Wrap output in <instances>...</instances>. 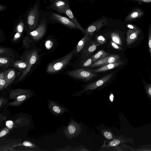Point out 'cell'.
I'll use <instances>...</instances> for the list:
<instances>
[{"label":"cell","mask_w":151,"mask_h":151,"mask_svg":"<svg viewBox=\"0 0 151 151\" xmlns=\"http://www.w3.org/2000/svg\"><path fill=\"white\" fill-rule=\"evenodd\" d=\"M82 131L81 125L77 122L71 121L64 130L65 136L68 139H71L79 135Z\"/></svg>","instance_id":"7"},{"label":"cell","mask_w":151,"mask_h":151,"mask_svg":"<svg viewBox=\"0 0 151 151\" xmlns=\"http://www.w3.org/2000/svg\"><path fill=\"white\" fill-rule=\"evenodd\" d=\"M127 26L129 28L131 29H134L133 26L132 25H128Z\"/></svg>","instance_id":"42"},{"label":"cell","mask_w":151,"mask_h":151,"mask_svg":"<svg viewBox=\"0 0 151 151\" xmlns=\"http://www.w3.org/2000/svg\"><path fill=\"white\" fill-rule=\"evenodd\" d=\"M114 73H111L104 76L99 79L86 85L84 86V88L82 91L78 92L75 93V96H80L83 93L86 91L93 90L102 86L108 83L111 80Z\"/></svg>","instance_id":"3"},{"label":"cell","mask_w":151,"mask_h":151,"mask_svg":"<svg viewBox=\"0 0 151 151\" xmlns=\"http://www.w3.org/2000/svg\"><path fill=\"white\" fill-rule=\"evenodd\" d=\"M8 86L5 79H0V89L1 91L5 88Z\"/></svg>","instance_id":"30"},{"label":"cell","mask_w":151,"mask_h":151,"mask_svg":"<svg viewBox=\"0 0 151 151\" xmlns=\"http://www.w3.org/2000/svg\"><path fill=\"white\" fill-rule=\"evenodd\" d=\"M143 1L145 2H149L151 1V0H142Z\"/></svg>","instance_id":"43"},{"label":"cell","mask_w":151,"mask_h":151,"mask_svg":"<svg viewBox=\"0 0 151 151\" xmlns=\"http://www.w3.org/2000/svg\"><path fill=\"white\" fill-rule=\"evenodd\" d=\"M103 135L104 137L108 139H111L114 138L112 134L109 131H105L104 132Z\"/></svg>","instance_id":"31"},{"label":"cell","mask_w":151,"mask_h":151,"mask_svg":"<svg viewBox=\"0 0 151 151\" xmlns=\"http://www.w3.org/2000/svg\"><path fill=\"white\" fill-rule=\"evenodd\" d=\"M68 5L63 0H55L52 4V8L59 13L64 14L65 9Z\"/></svg>","instance_id":"15"},{"label":"cell","mask_w":151,"mask_h":151,"mask_svg":"<svg viewBox=\"0 0 151 151\" xmlns=\"http://www.w3.org/2000/svg\"><path fill=\"white\" fill-rule=\"evenodd\" d=\"M30 91L28 90L17 89L12 91L10 95L19 96L13 102H10L9 104L11 106H19L31 96Z\"/></svg>","instance_id":"5"},{"label":"cell","mask_w":151,"mask_h":151,"mask_svg":"<svg viewBox=\"0 0 151 151\" xmlns=\"http://www.w3.org/2000/svg\"><path fill=\"white\" fill-rule=\"evenodd\" d=\"M100 45L96 41L92 40L89 45L81 52L80 58L81 59L91 56L96 50L97 47Z\"/></svg>","instance_id":"12"},{"label":"cell","mask_w":151,"mask_h":151,"mask_svg":"<svg viewBox=\"0 0 151 151\" xmlns=\"http://www.w3.org/2000/svg\"><path fill=\"white\" fill-rule=\"evenodd\" d=\"M93 63L92 56H91L82 59L79 63V66L81 67H88Z\"/></svg>","instance_id":"23"},{"label":"cell","mask_w":151,"mask_h":151,"mask_svg":"<svg viewBox=\"0 0 151 151\" xmlns=\"http://www.w3.org/2000/svg\"><path fill=\"white\" fill-rule=\"evenodd\" d=\"M125 139L120 137L119 138L115 139L110 142L107 145L104 146V148L116 146L122 142H127Z\"/></svg>","instance_id":"22"},{"label":"cell","mask_w":151,"mask_h":151,"mask_svg":"<svg viewBox=\"0 0 151 151\" xmlns=\"http://www.w3.org/2000/svg\"><path fill=\"white\" fill-rule=\"evenodd\" d=\"M10 60L9 58L6 57L2 56L0 58V66L1 68L4 67V69L6 68L9 64Z\"/></svg>","instance_id":"24"},{"label":"cell","mask_w":151,"mask_h":151,"mask_svg":"<svg viewBox=\"0 0 151 151\" xmlns=\"http://www.w3.org/2000/svg\"><path fill=\"white\" fill-rule=\"evenodd\" d=\"M124 63V61H120L104 65L97 69H89V70L92 73H95L104 72L114 69L120 65L123 64Z\"/></svg>","instance_id":"13"},{"label":"cell","mask_w":151,"mask_h":151,"mask_svg":"<svg viewBox=\"0 0 151 151\" xmlns=\"http://www.w3.org/2000/svg\"><path fill=\"white\" fill-rule=\"evenodd\" d=\"M50 19L70 29H74L78 28L70 19L55 13H53L52 14Z\"/></svg>","instance_id":"11"},{"label":"cell","mask_w":151,"mask_h":151,"mask_svg":"<svg viewBox=\"0 0 151 151\" xmlns=\"http://www.w3.org/2000/svg\"><path fill=\"white\" fill-rule=\"evenodd\" d=\"M76 49L60 58L49 63L47 69V71L50 73L57 72L66 67L70 63L75 54Z\"/></svg>","instance_id":"1"},{"label":"cell","mask_w":151,"mask_h":151,"mask_svg":"<svg viewBox=\"0 0 151 151\" xmlns=\"http://www.w3.org/2000/svg\"><path fill=\"white\" fill-rule=\"evenodd\" d=\"M24 24L22 20L20 21L17 24L15 28L16 32L22 33L24 30Z\"/></svg>","instance_id":"26"},{"label":"cell","mask_w":151,"mask_h":151,"mask_svg":"<svg viewBox=\"0 0 151 151\" xmlns=\"http://www.w3.org/2000/svg\"><path fill=\"white\" fill-rule=\"evenodd\" d=\"M109 99L111 102L113 101L114 99V96L112 93H111L109 95Z\"/></svg>","instance_id":"40"},{"label":"cell","mask_w":151,"mask_h":151,"mask_svg":"<svg viewBox=\"0 0 151 151\" xmlns=\"http://www.w3.org/2000/svg\"><path fill=\"white\" fill-rule=\"evenodd\" d=\"M21 35V33L17 32L14 37L13 39V40L15 41L17 40L20 37Z\"/></svg>","instance_id":"36"},{"label":"cell","mask_w":151,"mask_h":151,"mask_svg":"<svg viewBox=\"0 0 151 151\" xmlns=\"http://www.w3.org/2000/svg\"><path fill=\"white\" fill-rule=\"evenodd\" d=\"M46 30V25L45 20H42L37 28L35 30L29 32V35L35 40L40 39L45 34Z\"/></svg>","instance_id":"10"},{"label":"cell","mask_w":151,"mask_h":151,"mask_svg":"<svg viewBox=\"0 0 151 151\" xmlns=\"http://www.w3.org/2000/svg\"><path fill=\"white\" fill-rule=\"evenodd\" d=\"M49 106L52 113L56 115L61 114L65 110L62 107L53 101L50 102Z\"/></svg>","instance_id":"19"},{"label":"cell","mask_w":151,"mask_h":151,"mask_svg":"<svg viewBox=\"0 0 151 151\" xmlns=\"http://www.w3.org/2000/svg\"><path fill=\"white\" fill-rule=\"evenodd\" d=\"M32 41V40L26 35L23 40V46L25 47H28Z\"/></svg>","instance_id":"29"},{"label":"cell","mask_w":151,"mask_h":151,"mask_svg":"<svg viewBox=\"0 0 151 151\" xmlns=\"http://www.w3.org/2000/svg\"><path fill=\"white\" fill-rule=\"evenodd\" d=\"M0 79H5L4 72H1L0 74Z\"/></svg>","instance_id":"41"},{"label":"cell","mask_w":151,"mask_h":151,"mask_svg":"<svg viewBox=\"0 0 151 151\" xmlns=\"http://www.w3.org/2000/svg\"><path fill=\"white\" fill-rule=\"evenodd\" d=\"M38 57V53L36 50L27 52L25 54L23 58L27 61L28 65L26 68L23 71L17 81V82H19L25 77L30 71L32 66L36 62Z\"/></svg>","instance_id":"4"},{"label":"cell","mask_w":151,"mask_h":151,"mask_svg":"<svg viewBox=\"0 0 151 151\" xmlns=\"http://www.w3.org/2000/svg\"><path fill=\"white\" fill-rule=\"evenodd\" d=\"M27 65V61L24 60H17L14 62L13 64V66L14 68L19 70H23V71L26 68Z\"/></svg>","instance_id":"21"},{"label":"cell","mask_w":151,"mask_h":151,"mask_svg":"<svg viewBox=\"0 0 151 151\" xmlns=\"http://www.w3.org/2000/svg\"><path fill=\"white\" fill-rule=\"evenodd\" d=\"M111 37L112 41L119 45H122L121 38L119 35L116 33L112 32L111 34Z\"/></svg>","instance_id":"25"},{"label":"cell","mask_w":151,"mask_h":151,"mask_svg":"<svg viewBox=\"0 0 151 151\" xmlns=\"http://www.w3.org/2000/svg\"><path fill=\"white\" fill-rule=\"evenodd\" d=\"M138 15V13L137 12H134L132 13L131 14V16L132 17L134 18L137 17Z\"/></svg>","instance_id":"39"},{"label":"cell","mask_w":151,"mask_h":151,"mask_svg":"<svg viewBox=\"0 0 151 151\" xmlns=\"http://www.w3.org/2000/svg\"><path fill=\"white\" fill-rule=\"evenodd\" d=\"M9 129L8 128L2 129L0 132V137H1L6 135L8 132Z\"/></svg>","instance_id":"34"},{"label":"cell","mask_w":151,"mask_h":151,"mask_svg":"<svg viewBox=\"0 0 151 151\" xmlns=\"http://www.w3.org/2000/svg\"><path fill=\"white\" fill-rule=\"evenodd\" d=\"M5 80L8 86L10 85L14 81L16 77V73L12 69H10L4 72Z\"/></svg>","instance_id":"18"},{"label":"cell","mask_w":151,"mask_h":151,"mask_svg":"<svg viewBox=\"0 0 151 151\" xmlns=\"http://www.w3.org/2000/svg\"><path fill=\"white\" fill-rule=\"evenodd\" d=\"M53 0H50V1L52 2L53 1Z\"/></svg>","instance_id":"44"},{"label":"cell","mask_w":151,"mask_h":151,"mask_svg":"<svg viewBox=\"0 0 151 151\" xmlns=\"http://www.w3.org/2000/svg\"><path fill=\"white\" fill-rule=\"evenodd\" d=\"M90 36H84V37L78 42L76 49L75 54L76 55L82 52L92 41Z\"/></svg>","instance_id":"14"},{"label":"cell","mask_w":151,"mask_h":151,"mask_svg":"<svg viewBox=\"0 0 151 151\" xmlns=\"http://www.w3.org/2000/svg\"><path fill=\"white\" fill-rule=\"evenodd\" d=\"M39 14L37 6L36 4L35 5L29 10L27 17V23L30 30L32 31L37 27Z\"/></svg>","instance_id":"6"},{"label":"cell","mask_w":151,"mask_h":151,"mask_svg":"<svg viewBox=\"0 0 151 151\" xmlns=\"http://www.w3.org/2000/svg\"><path fill=\"white\" fill-rule=\"evenodd\" d=\"M145 81L143 80V82H144L145 88L147 94L151 99V81L150 84L147 83Z\"/></svg>","instance_id":"27"},{"label":"cell","mask_w":151,"mask_h":151,"mask_svg":"<svg viewBox=\"0 0 151 151\" xmlns=\"http://www.w3.org/2000/svg\"><path fill=\"white\" fill-rule=\"evenodd\" d=\"M109 55V53L106 52L103 50L99 51L91 56L93 63Z\"/></svg>","instance_id":"20"},{"label":"cell","mask_w":151,"mask_h":151,"mask_svg":"<svg viewBox=\"0 0 151 151\" xmlns=\"http://www.w3.org/2000/svg\"><path fill=\"white\" fill-rule=\"evenodd\" d=\"M7 8V7L4 5H0V11L1 12L2 11H3L5 9H6Z\"/></svg>","instance_id":"38"},{"label":"cell","mask_w":151,"mask_h":151,"mask_svg":"<svg viewBox=\"0 0 151 151\" xmlns=\"http://www.w3.org/2000/svg\"><path fill=\"white\" fill-rule=\"evenodd\" d=\"M148 46L151 59V30H149L148 38Z\"/></svg>","instance_id":"32"},{"label":"cell","mask_w":151,"mask_h":151,"mask_svg":"<svg viewBox=\"0 0 151 151\" xmlns=\"http://www.w3.org/2000/svg\"><path fill=\"white\" fill-rule=\"evenodd\" d=\"M67 74L74 79L86 81H91L93 78L98 76L96 73L85 68H79L69 70L67 72Z\"/></svg>","instance_id":"2"},{"label":"cell","mask_w":151,"mask_h":151,"mask_svg":"<svg viewBox=\"0 0 151 151\" xmlns=\"http://www.w3.org/2000/svg\"><path fill=\"white\" fill-rule=\"evenodd\" d=\"M140 33L139 30L132 31L129 30L127 32L126 39L127 44L128 45H130L137 39Z\"/></svg>","instance_id":"17"},{"label":"cell","mask_w":151,"mask_h":151,"mask_svg":"<svg viewBox=\"0 0 151 151\" xmlns=\"http://www.w3.org/2000/svg\"><path fill=\"white\" fill-rule=\"evenodd\" d=\"M121 61L120 56L118 55H109L99 60L96 61L87 68H93L101 67L104 65Z\"/></svg>","instance_id":"8"},{"label":"cell","mask_w":151,"mask_h":151,"mask_svg":"<svg viewBox=\"0 0 151 151\" xmlns=\"http://www.w3.org/2000/svg\"><path fill=\"white\" fill-rule=\"evenodd\" d=\"M96 41L100 45L104 44L106 42V38L101 35H97L96 36Z\"/></svg>","instance_id":"28"},{"label":"cell","mask_w":151,"mask_h":151,"mask_svg":"<svg viewBox=\"0 0 151 151\" xmlns=\"http://www.w3.org/2000/svg\"><path fill=\"white\" fill-rule=\"evenodd\" d=\"M110 44L111 45V46H112V47L114 49L119 50L122 49V47L118 45V44L113 42L112 41H110Z\"/></svg>","instance_id":"33"},{"label":"cell","mask_w":151,"mask_h":151,"mask_svg":"<svg viewBox=\"0 0 151 151\" xmlns=\"http://www.w3.org/2000/svg\"><path fill=\"white\" fill-rule=\"evenodd\" d=\"M107 24V19L106 18L98 20L91 23L85 29V36H90L94 33L99 30Z\"/></svg>","instance_id":"9"},{"label":"cell","mask_w":151,"mask_h":151,"mask_svg":"<svg viewBox=\"0 0 151 151\" xmlns=\"http://www.w3.org/2000/svg\"><path fill=\"white\" fill-rule=\"evenodd\" d=\"M64 14L66 15L70 19V20L76 25L77 28L81 31L84 34L85 32L84 29L78 22L75 18L71 10L68 5L65 9Z\"/></svg>","instance_id":"16"},{"label":"cell","mask_w":151,"mask_h":151,"mask_svg":"<svg viewBox=\"0 0 151 151\" xmlns=\"http://www.w3.org/2000/svg\"><path fill=\"white\" fill-rule=\"evenodd\" d=\"M6 125L7 128L9 129H11L13 128L14 124L12 121L8 120L6 121Z\"/></svg>","instance_id":"35"},{"label":"cell","mask_w":151,"mask_h":151,"mask_svg":"<svg viewBox=\"0 0 151 151\" xmlns=\"http://www.w3.org/2000/svg\"><path fill=\"white\" fill-rule=\"evenodd\" d=\"M22 145L24 146L27 147H33V145L31 142H28L25 141L23 142L22 143Z\"/></svg>","instance_id":"37"}]
</instances>
